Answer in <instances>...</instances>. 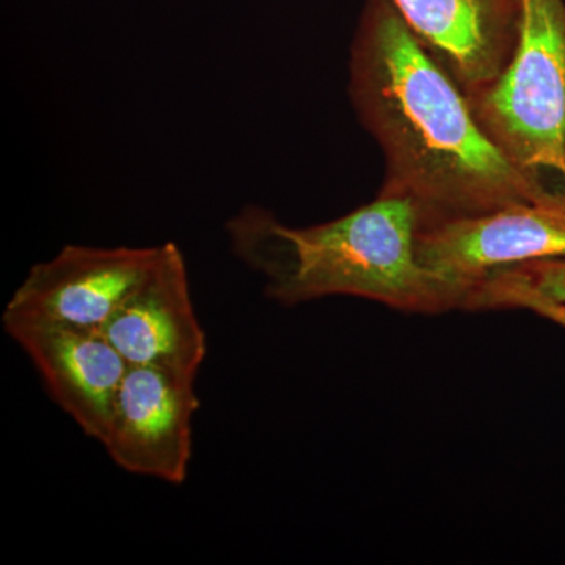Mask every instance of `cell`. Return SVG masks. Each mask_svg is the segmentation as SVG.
Here are the masks:
<instances>
[{"instance_id":"obj_5","label":"cell","mask_w":565,"mask_h":565,"mask_svg":"<svg viewBox=\"0 0 565 565\" xmlns=\"http://www.w3.org/2000/svg\"><path fill=\"white\" fill-rule=\"evenodd\" d=\"M161 255L152 247L66 245L35 264L3 313L103 332Z\"/></svg>"},{"instance_id":"obj_11","label":"cell","mask_w":565,"mask_h":565,"mask_svg":"<svg viewBox=\"0 0 565 565\" xmlns=\"http://www.w3.org/2000/svg\"><path fill=\"white\" fill-rule=\"evenodd\" d=\"M498 275L553 299H565V259H539L497 270Z\"/></svg>"},{"instance_id":"obj_1","label":"cell","mask_w":565,"mask_h":565,"mask_svg":"<svg viewBox=\"0 0 565 565\" xmlns=\"http://www.w3.org/2000/svg\"><path fill=\"white\" fill-rule=\"evenodd\" d=\"M349 96L384 152L381 193L415 204L422 226L548 199L505 158L467 92L392 0H366L353 36Z\"/></svg>"},{"instance_id":"obj_10","label":"cell","mask_w":565,"mask_h":565,"mask_svg":"<svg viewBox=\"0 0 565 565\" xmlns=\"http://www.w3.org/2000/svg\"><path fill=\"white\" fill-rule=\"evenodd\" d=\"M462 310H525L565 329V299L535 292L498 274L476 282L465 297Z\"/></svg>"},{"instance_id":"obj_7","label":"cell","mask_w":565,"mask_h":565,"mask_svg":"<svg viewBox=\"0 0 565 565\" xmlns=\"http://www.w3.org/2000/svg\"><path fill=\"white\" fill-rule=\"evenodd\" d=\"M129 366H150L196 379L207 341L193 308L184 255L177 244L161 255L103 329Z\"/></svg>"},{"instance_id":"obj_2","label":"cell","mask_w":565,"mask_h":565,"mask_svg":"<svg viewBox=\"0 0 565 565\" xmlns=\"http://www.w3.org/2000/svg\"><path fill=\"white\" fill-rule=\"evenodd\" d=\"M418 232L415 204L381 192L313 226L286 225L262 206H244L226 222L233 255L262 275L264 291L278 303L351 296L404 313L457 310L448 285L419 262Z\"/></svg>"},{"instance_id":"obj_8","label":"cell","mask_w":565,"mask_h":565,"mask_svg":"<svg viewBox=\"0 0 565 565\" xmlns=\"http://www.w3.org/2000/svg\"><path fill=\"white\" fill-rule=\"evenodd\" d=\"M7 333L31 356L55 403L102 441L129 364L95 330L3 313Z\"/></svg>"},{"instance_id":"obj_3","label":"cell","mask_w":565,"mask_h":565,"mask_svg":"<svg viewBox=\"0 0 565 565\" xmlns=\"http://www.w3.org/2000/svg\"><path fill=\"white\" fill-rule=\"evenodd\" d=\"M468 99L505 158L548 199H565L564 0H523L508 65Z\"/></svg>"},{"instance_id":"obj_9","label":"cell","mask_w":565,"mask_h":565,"mask_svg":"<svg viewBox=\"0 0 565 565\" xmlns=\"http://www.w3.org/2000/svg\"><path fill=\"white\" fill-rule=\"evenodd\" d=\"M412 32L467 95L508 65L523 0H392Z\"/></svg>"},{"instance_id":"obj_6","label":"cell","mask_w":565,"mask_h":565,"mask_svg":"<svg viewBox=\"0 0 565 565\" xmlns=\"http://www.w3.org/2000/svg\"><path fill=\"white\" fill-rule=\"evenodd\" d=\"M196 379L150 366H128L102 444L128 473L180 486L192 457L199 411Z\"/></svg>"},{"instance_id":"obj_4","label":"cell","mask_w":565,"mask_h":565,"mask_svg":"<svg viewBox=\"0 0 565 565\" xmlns=\"http://www.w3.org/2000/svg\"><path fill=\"white\" fill-rule=\"evenodd\" d=\"M416 252L462 310L468 291L487 275L539 259H565V199L516 203L422 226Z\"/></svg>"}]
</instances>
